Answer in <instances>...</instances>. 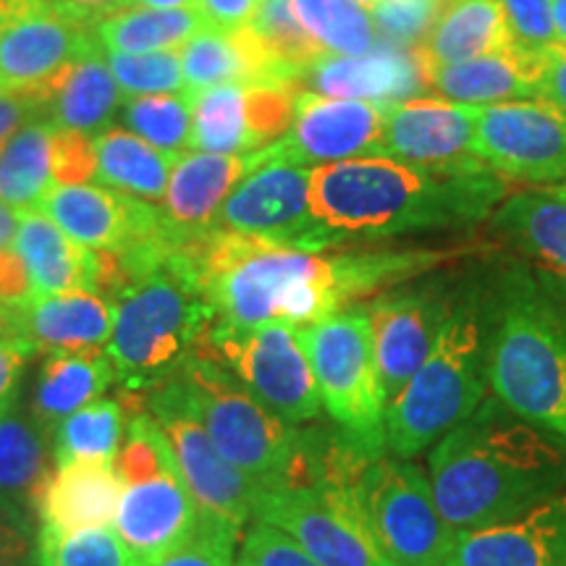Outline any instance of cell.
<instances>
[{"mask_svg":"<svg viewBox=\"0 0 566 566\" xmlns=\"http://www.w3.org/2000/svg\"><path fill=\"white\" fill-rule=\"evenodd\" d=\"M499 6L516 48L541 53L558 45L551 0H499Z\"/></svg>","mask_w":566,"mask_h":566,"instance_id":"46","label":"cell"},{"mask_svg":"<svg viewBox=\"0 0 566 566\" xmlns=\"http://www.w3.org/2000/svg\"><path fill=\"white\" fill-rule=\"evenodd\" d=\"M19 226V212L9 208L6 202H0V252L13 250V237H17Z\"/></svg>","mask_w":566,"mask_h":566,"instance_id":"55","label":"cell"},{"mask_svg":"<svg viewBox=\"0 0 566 566\" xmlns=\"http://www.w3.org/2000/svg\"><path fill=\"white\" fill-rule=\"evenodd\" d=\"M509 197L499 174H428L373 155L310 168V210L323 250L349 242L464 229Z\"/></svg>","mask_w":566,"mask_h":566,"instance_id":"2","label":"cell"},{"mask_svg":"<svg viewBox=\"0 0 566 566\" xmlns=\"http://www.w3.org/2000/svg\"><path fill=\"white\" fill-rule=\"evenodd\" d=\"M48 118H34L0 145V202L17 212L38 210L53 189Z\"/></svg>","mask_w":566,"mask_h":566,"instance_id":"37","label":"cell"},{"mask_svg":"<svg viewBox=\"0 0 566 566\" xmlns=\"http://www.w3.org/2000/svg\"><path fill=\"white\" fill-rule=\"evenodd\" d=\"M38 346L24 338H0V412L13 405V394Z\"/></svg>","mask_w":566,"mask_h":566,"instance_id":"51","label":"cell"},{"mask_svg":"<svg viewBox=\"0 0 566 566\" xmlns=\"http://www.w3.org/2000/svg\"><path fill=\"white\" fill-rule=\"evenodd\" d=\"M239 541L197 525V533L153 562L139 566H233Z\"/></svg>","mask_w":566,"mask_h":566,"instance_id":"48","label":"cell"},{"mask_svg":"<svg viewBox=\"0 0 566 566\" xmlns=\"http://www.w3.org/2000/svg\"><path fill=\"white\" fill-rule=\"evenodd\" d=\"M367 522L396 566H446L457 530L438 512L433 488L409 459H370L357 478Z\"/></svg>","mask_w":566,"mask_h":566,"instance_id":"12","label":"cell"},{"mask_svg":"<svg viewBox=\"0 0 566 566\" xmlns=\"http://www.w3.org/2000/svg\"><path fill=\"white\" fill-rule=\"evenodd\" d=\"M384 126L386 105L325 97L302 90L296 95L292 129L265 150L273 158L296 163L304 168L373 158V155H380Z\"/></svg>","mask_w":566,"mask_h":566,"instance_id":"19","label":"cell"},{"mask_svg":"<svg viewBox=\"0 0 566 566\" xmlns=\"http://www.w3.org/2000/svg\"><path fill=\"white\" fill-rule=\"evenodd\" d=\"M258 153L218 155L181 153L174 163L171 181L163 197V216L181 239L200 237L212 229L218 210L233 187L252 171Z\"/></svg>","mask_w":566,"mask_h":566,"instance_id":"28","label":"cell"},{"mask_svg":"<svg viewBox=\"0 0 566 566\" xmlns=\"http://www.w3.org/2000/svg\"><path fill=\"white\" fill-rule=\"evenodd\" d=\"M147 412L171 443L176 464L192 491L200 527L242 541L263 485L218 451L179 375L147 391Z\"/></svg>","mask_w":566,"mask_h":566,"instance_id":"10","label":"cell"},{"mask_svg":"<svg viewBox=\"0 0 566 566\" xmlns=\"http://www.w3.org/2000/svg\"><path fill=\"white\" fill-rule=\"evenodd\" d=\"M537 97L566 111V48L551 45L541 51V82Z\"/></svg>","mask_w":566,"mask_h":566,"instance_id":"53","label":"cell"},{"mask_svg":"<svg viewBox=\"0 0 566 566\" xmlns=\"http://www.w3.org/2000/svg\"><path fill=\"white\" fill-rule=\"evenodd\" d=\"M76 244L126 254L171 233L163 208L92 184H53L38 208Z\"/></svg>","mask_w":566,"mask_h":566,"instance_id":"18","label":"cell"},{"mask_svg":"<svg viewBox=\"0 0 566 566\" xmlns=\"http://www.w3.org/2000/svg\"><path fill=\"white\" fill-rule=\"evenodd\" d=\"M184 6H197V0H122V9H184Z\"/></svg>","mask_w":566,"mask_h":566,"instance_id":"56","label":"cell"},{"mask_svg":"<svg viewBox=\"0 0 566 566\" xmlns=\"http://www.w3.org/2000/svg\"><path fill=\"white\" fill-rule=\"evenodd\" d=\"M499 315L501 300L493 302L485 294L451 300L433 349L388 401L386 449L396 459L433 449L480 407L491 386V346Z\"/></svg>","mask_w":566,"mask_h":566,"instance_id":"4","label":"cell"},{"mask_svg":"<svg viewBox=\"0 0 566 566\" xmlns=\"http://www.w3.org/2000/svg\"><path fill=\"white\" fill-rule=\"evenodd\" d=\"M438 3H441V6H446V3H449V0H438Z\"/></svg>","mask_w":566,"mask_h":566,"instance_id":"62","label":"cell"},{"mask_svg":"<svg viewBox=\"0 0 566 566\" xmlns=\"http://www.w3.org/2000/svg\"><path fill=\"white\" fill-rule=\"evenodd\" d=\"M370 462L359 449L338 451L325 464L307 459L302 483L263 488L252 520L294 537L321 566H396L375 541L357 495V478Z\"/></svg>","mask_w":566,"mask_h":566,"instance_id":"6","label":"cell"},{"mask_svg":"<svg viewBox=\"0 0 566 566\" xmlns=\"http://www.w3.org/2000/svg\"><path fill=\"white\" fill-rule=\"evenodd\" d=\"M111 74L116 80L118 90L126 97L142 95H176L184 92V74H181V55L179 48L153 53H108Z\"/></svg>","mask_w":566,"mask_h":566,"instance_id":"43","label":"cell"},{"mask_svg":"<svg viewBox=\"0 0 566 566\" xmlns=\"http://www.w3.org/2000/svg\"><path fill=\"white\" fill-rule=\"evenodd\" d=\"M296 87L344 101L401 103L424 90L422 63L417 51L378 42L370 53L363 55L323 53L300 76Z\"/></svg>","mask_w":566,"mask_h":566,"instance_id":"24","label":"cell"},{"mask_svg":"<svg viewBox=\"0 0 566 566\" xmlns=\"http://www.w3.org/2000/svg\"><path fill=\"white\" fill-rule=\"evenodd\" d=\"M189 399L218 451L263 488L300 483L307 446L294 424L247 388L216 359L192 354L179 373Z\"/></svg>","mask_w":566,"mask_h":566,"instance_id":"8","label":"cell"},{"mask_svg":"<svg viewBox=\"0 0 566 566\" xmlns=\"http://www.w3.org/2000/svg\"><path fill=\"white\" fill-rule=\"evenodd\" d=\"M233 566H321L294 537L263 520H252L239 541Z\"/></svg>","mask_w":566,"mask_h":566,"instance_id":"45","label":"cell"},{"mask_svg":"<svg viewBox=\"0 0 566 566\" xmlns=\"http://www.w3.org/2000/svg\"><path fill=\"white\" fill-rule=\"evenodd\" d=\"M467 250L313 252L231 231H205L179 247V260L218 323L254 328L302 325L436 271Z\"/></svg>","mask_w":566,"mask_h":566,"instance_id":"1","label":"cell"},{"mask_svg":"<svg viewBox=\"0 0 566 566\" xmlns=\"http://www.w3.org/2000/svg\"><path fill=\"white\" fill-rule=\"evenodd\" d=\"M212 229L325 252L310 210V168L268 150L258 153L252 171L226 197Z\"/></svg>","mask_w":566,"mask_h":566,"instance_id":"14","label":"cell"},{"mask_svg":"<svg viewBox=\"0 0 566 566\" xmlns=\"http://www.w3.org/2000/svg\"><path fill=\"white\" fill-rule=\"evenodd\" d=\"M13 252L30 279V296H48L74 289L97 292L101 254L76 244L40 210L19 212Z\"/></svg>","mask_w":566,"mask_h":566,"instance_id":"29","label":"cell"},{"mask_svg":"<svg viewBox=\"0 0 566 566\" xmlns=\"http://www.w3.org/2000/svg\"><path fill=\"white\" fill-rule=\"evenodd\" d=\"M19 566H40V562H38V558H34V562H27V564H19Z\"/></svg>","mask_w":566,"mask_h":566,"instance_id":"61","label":"cell"},{"mask_svg":"<svg viewBox=\"0 0 566 566\" xmlns=\"http://www.w3.org/2000/svg\"><path fill=\"white\" fill-rule=\"evenodd\" d=\"M55 470L51 436L32 415L0 412V504L40 522V499Z\"/></svg>","mask_w":566,"mask_h":566,"instance_id":"33","label":"cell"},{"mask_svg":"<svg viewBox=\"0 0 566 566\" xmlns=\"http://www.w3.org/2000/svg\"><path fill=\"white\" fill-rule=\"evenodd\" d=\"M124 428L126 405L116 399H97L76 409L74 415L55 424L51 433L53 464H116L118 449L124 443Z\"/></svg>","mask_w":566,"mask_h":566,"instance_id":"38","label":"cell"},{"mask_svg":"<svg viewBox=\"0 0 566 566\" xmlns=\"http://www.w3.org/2000/svg\"><path fill=\"white\" fill-rule=\"evenodd\" d=\"M111 302L113 331L105 352L116 384L129 394H147L176 378L216 323L208 302L181 268L179 250L171 263L132 281Z\"/></svg>","mask_w":566,"mask_h":566,"instance_id":"5","label":"cell"},{"mask_svg":"<svg viewBox=\"0 0 566 566\" xmlns=\"http://www.w3.org/2000/svg\"><path fill=\"white\" fill-rule=\"evenodd\" d=\"M449 307L451 296H443V289H412L407 283L388 289L365 304L370 317L375 367L388 401L420 370L424 357L433 349Z\"/></svg>","mask_w":566,"mask_h":566,"instance_id":"20","label":"cell"},{"mask_svg":"<svg viewBox=\"0 0 566 566\" xmlns=\"http://www.w3.org/2000/svg\"><path fill=\"white\" fill-rule=\"evenodd\" d=\"M38 90L42 92L48 122L92 137L108 129L118 105L124 103L101 45L69 63L51 84Z\"/></svg>","mask_w":566,"mask_h":566,"instance_id":"31","label":"cell"},{"mask_svg":"<svg viewBox=\"0 0 566 566\" xmlns=\"http://www.w3.org/2000/svg\"><path fill=\"white\" fill-rule=\"evenodd\" d=\"M250 27L263 40L268 51L273 53V59L281 63L289 80L294 82V87L304 71L325 53L313 40V34L304 30L300 17L294 13L292 0H263Z\"/></svg>","mask_w":566,"mask_h":566,"instance_id":"42","label":"cell"},{"mask_svg":"<svg viewBox=\"0 0 566 566\" xmlns=\"http://www.w3.org/2000/svg\"><path fill=\"white\" fill-rule=\"evenodd\" d=\"M124 129L137 134L163 153L181 155L192 142V95H142L129 97L122 108Z\"/></svg>","mask_w":566,"mask_h":566,"instance_id":"40","label":"cell"},{"mask_svg":"<svg viewBox=\"0 0 566 566\" xmlns=\"http://www.w3.org/2000/svg\"><path fill=\"white\" fill-rule=\"evenodd\" d=\"M543 192H548V195H554V197H558V200H564V202H566V181H564V184H558V187H551V189H543Z\"/></svg>","mask_w":566,"mask_h":566,"instance_id":"59","label":"cell"},{"mask_svg":"<svg viewBox=\"0 0 566 566\" xmlns=\"http://www.w3.org/2000/svg\"><path fill=\"white\" fill-rule=\"evenodd\" d=\"M491 226L522 258L535 294L566 321V202L548 192L509 195Z\"/></svg>","mask_w":566,"mask_h":566,"instance_id":"21","label":"cell"},{"mask_svg":"<svg viewBox=\"0 0 566 566\" xmlns=\"http://www.w3.org/2000/svg\"><path fill=\"white\" fill-rule=\"evenodd\" d=\"M95 181L145 202H163L179 155L147 145L129 129L108 126L95 137Z\"/></svg>","mask_w":566,"mask_h":566,"instance_id":"35","label":"cell"},{"mask_svg":"<svg viewBox=\"0 0 566 566\" xmlns=\"http://www.w3.org/2000/svg\"><path fill=\"white\" fill-rule=\"evenodd\" d=\"M263 0H197V9L216 30H242L258 17Z\"/></svg>","mask_w":566,"mask_h":566,"instance_id":"52","label":"cell"},{"mask_svg":"<svg viewBox=\"0 0 566 566\" xmlns=\"http://www.w3.org/2000/svg\"><path fill=\"white\" fill-rule=\"evenodd\" d=\"M475 105L443 97H407L386 105L380 155L428 174H483L485 163L475 150Z\"/></svg>","mask_w":566,"mask_h":566,"instance_id":"17","label":"cell"},{"mask_svg":"<svg viewBox=\"0 0 566 566\" xmlns=\"http://www.w3.org/2000/svg\"><path fill=\"white\" fill-rule=\"evenodd\" d=\"M113 384H116V370L103 346L80 352H48L30 396L32 420L51 436L55 424L76 409L103 399Z\"/></svg>","mask_w":566,"mask_h":566,"instance_id":"30","label":"cell"},{"mask_svg":"<svg viewBox=\"0 0 566 566\" xmlns=\"http://www.w3.org/2000/svg\"><path fill=\"white\" fill-rule=\"evenodd\" d=\"M51 171H53V184H87L95 179V171H97L95 137L84 132L53 126Z\"/></svg>","mask_w":566,"mask_h":566,"instance_id":"47","label":"cell"},{"mask_svg":"<svg viewBox=\"0 0 566 566\" xmlns=\"http://www.w3.org/2000/svg\"><path fill=\"white\" fill-rule=\"evenodd\" d=\"M438 13V0H378L370 17L380 42L415 51L436 24Z\"/></svg>","mask_w":566,"mask_h":566,"instance_id":"44","label":"cell"},{"mask_svg":"<svg viewBox=\"0 0 566 566\" xmlns=\"http://www.w3.org/2000/svg\"><path fill=\"white\" fill-rule=\"evenodd\" d=\"M95 32L51 0H0V90H38L97 48Z\"/></svg>","mask_w":566,"mask_h":566,"instance_id":"15","label":"cell"},{"mask_svg":"<svg viewBox=\"0 0 566 566\" xmlns=\"http://www.w3.org/2000/svg\"><path fill=\"white\" fill-rule=\"evenodd\" d=\"M0 338H19L17 336V321H13L11 304L0 302Z\"/></svg>","mask_w":566,"mask_h":566,"instance_id":"58","label":"cell"},{"mask_svg":"<svg viewBox=\"0 0 566 566\" xmlns=\"http://www.w3.org/2000/svg\"><path fill=\"white\" fill-rule=\"evenodd\" d=\"M17 336L42 352H80L108 344L113 331V302L108 296L74 292L27 296L11 302Z\"/></svg>","mask_w":566,"mask_h":566,"instance_id":"26","label":"cell"},{"mask_svg":"<svg viewBox=\"0 0 566 566\" xmlns=\"http://www.w3.org/2000/svg\"><path fill=\"white\" fill-rule=\"evenodd\" d=\"M195 354L223 365L268 409L294 428L323 412L321 391L296 325L275 321L254 328H237L216 321L197 344Z\"/></svg>","mask_w":566,"mask_h":566,"instance_id":"11","label":"cell"},{"mask_svg":"<svg viewBox=\"0 0 566 566\" xmlns=\"http://www.w3.org/2000/svg\"><path fill=\"white\" fill-rule=\"evenodd\" d=\"M420 63L424 90L436 92V97L443 101L485 108L537 97L541 53L516 45L462 63Z\"/></svg>","mask_w":566,"mask_h":566,"instance_id":"25","label":"cell"},{"mask_svg":"<svg viewBox=\"0 0 566 566\" xmlns=\"http://www.w3.org/2000/svg\"><path fill=\"white\" fill-rule=\"evenodd\" d=\"M38 562L40 566H139L111 525L82 530L40 525Z\"/></svg>","mask_w":566,"mask_h":566,"instance_id":"41","label":"cell"},{"mask_svg":"<svg viewBox=\"0 0 566 566\" xmlns=\"http://www.w3.org/2000/svg\"><path fill=\"white\" fill-rule=\"evenodd\" d=\"M292 6L325 53L363 55L380 42L370 11L354 0H292Z\"/></svg>","mask_w":566,"mask_h":566,"instance_id":"39","label":"cell"},{"mask_svg":"<svg viewBox=\"0 0 566 566\" xmlns=\"http://www.w3.org/2000/svg\"><path fill=\"white\" fill-rule=\"evenodd\" d=\"M34 118H45L40 90H0V145Z\"/></svg>","mask_w":566,"mask_h":566,"instance_id":"50","label":"cell"},{"mask_svg":"<svg viewBox=\"0 0 566 566\" xmlns=\"http://www.w3.org/2000/svg\"><path fill=\"white\" fill-rule=\"evenodd\" d=\"M512 45L499 0H449L415 51L424 63H462Z\"/></svg>","mask_w":566,"mask_h":566,"instance_id":"34","label":"cell"},{"mask_svg":"<svg viewBox=\"0 0 566 566\" xmlns=\"http://www.w3.org/2000/svg\"><path fill=\"white\" fill-rule=\"evenodd\" d=\"M551 9H554L556 40L558 45L566 48V0H551Z\"/></svg>","mask_w":566,"mask_h":566,"instance_id":"57","label":"cell"},{"mask_svg":"<svg viewBox=\"0 0 566 566\" xmlns=\"http://www.w3.org/2000/svg\"><path fill=\"white\" fill-rule=\"evenodd\" d=\"M446 566H566V488L514 520L459 533Z\"/></svg>","mask_w":566,"mask_h":566,"instance_id":"23","label":"cell"},{"mask_svg":"<svg viewBox=\"0 0 566 566\" xmlns=\"http://www.w3.org/2000/svg\"><path fill=\"white\" fill-rule=\"evenodd\" d=\"M118 499L122 478L116 464L55 467L40 499V525L53 530L113 527Z\"/></svg>","mask_w":566,"mask_h":566,"instance_id":"32","label":"cell"},{"mask_svg":"<svg viewBox=\"0 0 566 566\" xmlns=\"http://www.w3.org/2000/svg\"><path fill=\"white\" fill-rule=\"evenodd\" d=\"M491 391L522 420L566 443V321L527 279L501 296Z\"/></svg>","mask_w":566,"mask_h":566,"instance_id":"7","label":"cell"},{"mask_svg":"<svg viewBox=\"0 0 566 566\" xmlns=\"http://www.w3.org/2000/svg\"><path fill=\"white\" fill-rule=\"evenodd\" d=\"M296 331L325 412L365 457H384L388 399L375 367L365 304H352Z\"/></svg>","mask_w":566,"mask_h":566,"instance_id":"9","label":"cell"},{"mask_svg":"<svg viewBox=\"0 0 566 566\" xmlns=\"http://www.w3.org/2000/svg\"><path fill=\"white\" fill-rule=\"evenodd\" d=\"M197 525L200 514L176 459L153 475L122 483L113 530L139 564L181 546L197 533Z\"/></svg>","mask_w":566,"mask_h":566,"instance_id":"22","label":"cell"},{"mask_svg":"<svg viewBox=\"0 0 566 566\" xmlns=\"http://www.w3.org/2000/svg\"><path fill=\"white\" fill-rule=\"evenodd\" d=\"M38 533L32 516L0 504V566H19L38 558Z\"/></svg>","mask_w":566,"mask_h":566,"instance_id":"49","label":"cell"},{"mask_svg":"<svg viewBox=\"0 0 566 566\" xmlns=\"http://www.w3.org/2000/svg\"><path fill=\"white\" fill-rule=\"evenodd\" d=\"M300 92L292 84H223L197 92L189 150L218 155L265 150L292 129Z\"/></svg>","mask_w":566,"mask_h":566,"instance_id":"16","label":"cell"},{"mask_svg":"<svg viewBox=\"0 0 566 566\" xmlns=\"http://www.w3.org/2000/svg\"><path fill=\"white\" fill-rule=\"evenodd\" d=\"M51 3L59 6L61 11H66L69 17L87 21L92 27L103 17H108V13L122 9V0H51Z\"/></svg>","mask_w":566,"mask_h":566,"instance_id":"54","label":"cell"},{"mask_svg":"<svg viewBox=\"0 0 566 566\" xmlns=\"http://www.w3.org/2000/svg\"><path fill=\"white\" fill-rule=\"evenodd\" d=\"M179 55L187 95L223 84H292L294 87L252 27L242 30L208 27L184 42Z\"/></svg>","mask_w":566,"mask_h":566,"instance_id":"27","label":"cell"},{"mask_svg":"<svg viewBox=\"0 0 566 566\" xmlns=\"http://www.w3.org/2000/svg\"><path fill=\"white\" fill-rule=\"evenodd\" d=\"M208 27V19L197 6H184V9L113 11L97 21L92 32L108 53H153L181 48Z\"/></svg>","mask_w":566,"mask_h":566,"instance_id":"36","label":"cell"},{"mask_svg":"<svg viewBox=\"0 0 566 566\" xmlns=\"http://www.w3.org/2000/svg\"><path fill=\"white\" fill-rule=\"evenodd\" d=\"M354 3H359V6H363V9L373 11V9H375V3H378V0H354Z\"/></svg>","mask_w":566,"mask_h":566,"instance_id":"60","label":"cell"},{"mask_svg":"<svg viewBox=\"0 0 566 566\" xmlns=\"http://www.w3.org/2000/svg\"><path fill=\"white\" fill-rule=\"evenodd\" d=\"M436 506L457 533L514 520L566 488V443L485 396L428 457Z\"/></svg>","mask_w":566,"mask_h":566,"instance_id":"3","label":"cell"},{"mask_svg":"<svg viewBox=\"0 0 566 566\" xmlns=\"http://www.w3.org/2000/svg\"><path fill=\"white\" fill-rule=\"evenodd\" d=\"M475 150L509 184L558 187L566 181V111L541 97L478 108Z\"/></svg>","mask_w":566,"mask_h":566,"instance_id":"13","label":"cell"}]
</instances>
